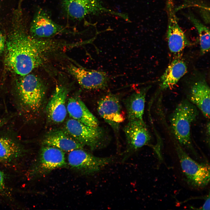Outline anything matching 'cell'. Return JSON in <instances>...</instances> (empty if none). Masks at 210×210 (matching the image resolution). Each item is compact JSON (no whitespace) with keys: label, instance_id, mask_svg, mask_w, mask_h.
<instances>
[{"label":"cell","instance_id":"1","mask_svg":"<svg viewBox=\"0 0 210 210\" xmlns=\"http://www.w3.org/2000/svg\"><path fill=\"white\" fill-rule=\"evenodd\" d=\"M12 29L6 41V61L16 74L23 76L42 66L54 54L70 49V42L49 38H39L26 32L21 10L15 12Z\"/></svg>","mask_w":210,"mask_h":210},{"label":"cell","instance_id":"2","mask_svg":"<svg viewBox=\"0 0 210 210\" xmlns=\"http://www.w3.org/2000/svg\"><path fill=\"white\" fill-rule=\"evenodd\" d=\"M198 114L197 107L188 100L184 99L177 106L169 120L171 131L176 140L195 157L197 154L192 145L190 131L192 124Z\"/></svg>","mask_w":210,"mask_h":210},{"label":"cell","instance_id":"3","mask_svg":"<svg viewBox=\"0 0 210 210\" xmlns=\"http://www.w3.org/2000/svg\"><path fill=\"white\" fill-rule=\"evenodd\" d=\"M174 142L181 169L188 184L196 189L205 187L210 181L209 165L195 161L176 140Z\"/></svg>","mask_w":210,"mask_h":210},{"label":"cell","instance_id":"4","mask_svg":"<svg viewBox=\"0 0 210 210\" xmlns=\"http://www.w3.org/2000/svg\"><path fill=\"white\" fill-rule=\"evenodd\" d=\"M17 83L21 105L26 110L34 112L40 107L45 92V86L37 76L29 74L22 76Z\"/></svg>","mask_w":210,"mask_h":210},{"label":"cell","instance_id":"5","mask_svg":"<svg viewBox=\"0 0 210 210\" xmlns=\"http://www.w3.org/2000/svg\"><path fill=\"white\" fill-rule=\"evenodd\" d=\"M61 7L66 15L74 20H81L90 15L103 13L118 15L125 19L127 15L106 7L101 0H62Z\"/></svg>","mask_w":210,"mask_h":210},{"label":"cell","instance_id":"6","mask_svg":"<svg viewBox=\"0 0 210 210\" xmlns=\"http://www.w3.org/2000/svg\"><path fill=\"white\" fill-rule=\"evenodd\" d=\"M65 128L69 135L92 150L101 148L105 145V133L99 126H88L71 118L66 121Z\"/></svg>","mask_w":210,"mask_h":210},{"label":"cell","instance_id":"7","mask_svg":"<svg viewBox=\"0 0 210 210\" xmlns=\"http://www.w3.org/2000/svg\"><path fill=\"white\" fill-rule=\"evenodd\" d=\"M113 159L112 157H96L83 149L69 152L67 158L68 164L71 168L87 175L99 172L111 163Z\"/></svg>","mask_w":210,"mask_h":210},{"label":"cell","instance_id":"8","mask_svg":"<svg viewBox=\"0 0 210 210\" xmlns=\"http://www.w3.org/2000/svg\"><path fill=\"white\" fill-rule=\"evenodd\" d=\"M173 0H167L166 10L168 15L167 33L168 47L171 53L179 58L189 42L178 24Z\"/></svg>","mask_w":210,"mask_h":210},{"label":"cell","instance_id":"9","mask_svg":"<svg viewBox=\"0 0 210 210\" xmlns=\"http://www.w3.org/2000/svg\"><path fill=\"white\" fill-rule=\"evenodd\" d=\"M32 36L39 38H48L62 34L73 33L67 28L55 22L44 9L36 13L30 26Z\"/></svg>","mask_w":210,"mask_h":210},{"label":"cell","instance_id":"10","mask_svg":"<svg viewBox=\"0 0 210 210\" xmlns=\"http://www.w3.org/2000/svg\"><path fill=\"white\" fill-rule=\"evenodd\" d=\"M67 70L83 88L104 90L108 86L109 77L105 72L88 69L73 64L68 66Z\"/></svg>","mask_w":210,"mask_h":210},{"label":"cell","instance_id":"11","mask_svg":"<svg viewBox=\"0 0 210 210\" xmlns=\"http://www.w3.org/2000/svg\"><path fill=\"white\" fill-rule=\"evenodd\" d=\"M97 110L101 118L117 132L125 117L118 97L109 93L102 97L98 102Z\"/></svg>","mask_w":210,"mask_h":210},{"label":"cell","instance_id":"12","mask_svg":"<svg viewBox=\"0 0 210 210\" xmlns=\"http://www.w3.org/2000/svg\"><path fill=\"white\" fill-rule=\"evenodd\" d=\"M67 166L64 151L56 147L43 146L40 150L34 171L37 175L42 176Z\"/></svg>","mask_w":210,"mask_h":210},{"label":"cell","instance_id":"13","mask_svg":"<svg viewBox=\"0 0 210 210\" xmlns=\"http://www.w3.org/2000/svg\"><path fill=\"white\" fill-rule=\"evenodd\" d=\"M126 138L127 154L135 152L147 145L151 136L144 120L128 121L124 128Z\"/></svg>","mask_w":210,"mask_h":210},{"label":"cell","instance_id":"14","mask_svg":"<svg viewBox=\"0 0 210 210\" xmlns=\"http://www.w3.org/2000/svg\"><path fill=\"white\" fill-rule=\"evenodd\" d=\"M68 92L65 86H57L47 105L48 117L53 123H62L66 117L67 110L66 102Z\"/></svg>","mask_w":210,"mask_h":210},{"label":"cell","instance_id":"15","mask_svg":"<svg viewBox=\"0 0 210 210\" xmlns=\"http://www.w3.org/2000/svg\"><path fill=\"white\" fill-rule=\"evenodd\" d=\"M188 100L198 108L204 116L210 117V88L205 80L195 82L192 86L188 95Z\"/></svg>","mask_w":210,"mask_h":210},{"label":"cell","instance_id":"16","mask_svg":"<svg viewBox=\"0 0 210 210\" xmlns=\"http://www.w3.org/2000/svg\"><path fill=\"white\" fill-rule=\"evenodd\" d=\"M150 87L148 86L135 91L125 100L128 121L143 120L146 96Z\"/></svg>","mask_w":210,"mask_h":210},{"label":"cell","instance_id":"17","mask_svg":"<svg viewBox=\"0 0 210 210\" xmlns=\"http://www.w3.org/2000/svg\"><path fill=\"white\" fill-rule=\"evenodd\" d=\"M66 109L72 119L88 126L94 127L99 126L97 118L79 97H74L69 98Z\"/></svg>","mask_w":210,"mask_h":210},{"label":"cell","instance_id":"18","mask_svg":"<svg viewBox=\"0 0 210 210\" xmlns=\"http://www.w3.org/2000/svg\"><path fill=\"white\" fill-rule=\"evenodd\" d=\"M187 71L185 62L180 57L176 58L169 65L159 79L160 90L172 88Z\"/></svg>","mask_w":210,"mask_h":210},{"label":"cell","instance_id":"19","mask_svg":"<svg viewBox=\"0 0 210 210\" xmlns=\"http://www.w3.org/2000/svg\"><path fill=\"white\" fill-rule=\"evenodd\" d=\"M43 146H52L64 151L70 152L77 149H83L84 146L68 134L61 130L49 133L43 142Z\"/></svg>","mask_w":210,"mask_h":210},{"label":"cell","instance_id":"20","mask_svg":"<svg viewBox=\"0 0 210 210\" xmlns=\"http://www.w3.org/2000/svg\"><path fill=\"white\" fill-rule=\"evenodd\" d=\"M22 150L19 145L12 139L0 137V161L10 162L21 155Z\"/></svg>","mask_w":210,"mask_h":210},{"label":"cell","instance_id":"21","mask_svg":"<svg viewBox=\"0 0 210 210\" xmlns=\"http://www.w3.org/2000/svg\"><path fill=\"white\" fill-rule=\"evenodd\" d=\"M186 16L198 32L199 37L201 54L204 55L209 51V29L191 12L187 14Z\"/></svg>","mask_w":210,"mask_h":210},{"label":"cell","instance_id":"22","mask_svg":"<svg viewBox=\"0 0 210 210\" xmlns=\"http://www.w3.org/2000/svg\"><path fill=\"white\" fill-rule=\"evenodd\" d=\"M6 43L5 36L0 29V54L4 51L6 46Z\"/></svg>","mask_w":210,"mask_h":210},{"label":"cell","instance_id":"23","mask_svg":"<svg viewBox=\"0 0 210 210\" xmlns=\"http://www.w3.org/2000/svg\"><path fill=\"white\" fill-rule=\"evenodd\" d=\"M5 186V176L4 173L0 170V191L4 189Z\"/></svg>","mask_w":210,"mask_h":210},{"label":"cell","instance_id":"24","mask_svg":"<svg viewBox=\"0 0 210 210\" xmlns=\"http://www.w3.org/2000/svg\"><path fill=\"white\" fill-rule=\"evenodd\" d=\"M200 209L202 210H210L209 193L208 196H207L204 204Z\"/></svg>","mask_w":210,"mask_h":210},{"label":"cell","instance_id":"25","mask_svg":"<svg viewBox=\"0 0 210 210\" xmlns=\"http://www.w3.org/2000/svg\"><path fill=\"white\" fill-rule=\"evenodd\" d=\"M7 121V120L6 118L0 119V128L6 123Z\"/></svg>","mask_w":210,"mask_h":210}]
</instances>
